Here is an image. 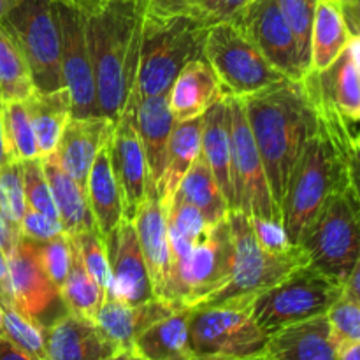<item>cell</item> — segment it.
<instances>
[{
	"mask_svg": "<svg viewBox=\"0 0 360 360\" xmlns=\"http://www.w3.org/2000/svg\"><path fill=\"white\" fill-rule=\"evenodd\" d=\"M322 94L348 122H360V74L345 49L336 62L322 72L313 70Z\"/></svg>",
	"mask_w": 360,
	"mask_h": 360,
	"instance_id": "cell-32",
	"label": "cell"
},
{
	"mask_svg": "<svg viewBox=\"0 0 360 360\" xmlns=\"http://www.w3.org/2000/svg\"><path fill=\"white\" fill-rule=\"evenodd\" d=\"M202 55L225 95L243 98L288 79L231 21L211 25Z\"/></svg>",
	"mask_w": 360,
	"mask_h": 360,
	"instance_id": "cell-10",
	"label": "cell"
},
{
	"mask_svg": "<svg viewBox=\"0 0 360 360\" xmlns=\"http://www.w3.org/2000/svg\"><path fill=\"white\" fill-rule=\"evenodd\" d=\"M35 91L27 60L0 27V104L25 102Z\"/></svg>",
	"mask_w": 360,
	"mask_h": 360,
	"instance_id": "cell-33",
	"label": "cell"
},
{
	"mask_svg": "<svg viewBox=\"0 0 360 360\" xmlns=\"http://www.w3.org/2000/svg\"><path fill=\"white\" fill-rule=\"evenodd\" d=\"M326 316L338 355L352 345L360 343V302L357 299L343 292Z\"/></svg>",
	"mask_w": 360,
	"mask_h": 360,
	"instance_id": "cell-39",
	"label": "cell"
},
{
	"mask_svg": "<svg viewBox=\"0 0 360 360\" xmlns=\"http://www.w3.org/2000/svg\"><path fill=\"white\" fill-rule=\"evenodd\" d=\"M190 309H178L148 327L134 343L144 360H193L188 333Z\"/></svg>",
	"mask_w": 360,
	"mask_h": 360,
	"instance_id": "cell-28",
	"label": "cell"
},
{
	"mask_svg": "<svg viewBox=\"0 0 360 360\" xmlns=\"http://www.w3.org/2000/svg\"><path fill=\"white\" fill-rule=\"evenodd\" d=\"M94 320L65 311L46 327L48 360H102L118 354Z\"/></svg>",
	"mask_w": 360,
	"mask_h": 360,
	"instance_id": "cell-18",
	"label": "cell"
},
{
	"mask_svg": "<svg viewBox=\"0 0 360 360\" xmlns=\"http://www.w3.org/2000/svg\"><path fill=\"white\" fill-rule=\"evenodd\" d=\"M340 2H341V4H343V2H347V0H340Z\"/></svg>",
	"mask_w": 360,
	"mask_h": 360,
	"instance_id": "cell-62",
	"label": "cell"
},
{
	"mask_svg": "<svg viewBox=\"0 0 360 360\" xmlns=\"http://www.w3.org/2000/svg\"><path fill=\"white\" fill-rule=\"evenodd\" d=\"M7 162L6 153V136H4V118H2V104H0V169Z\"/></svg>",
	"mask_w": 360,
	"mask_h": 360,
	"instance_id": "cell-56",
	"label": "cell"
},
{
	"mask_svg": "<svg viewBox=\"0 0 360 360\" xmlns=\"http://www.w3.org/2000/svg\"><path fill=\"white\" fill-rule=\"evenodd\" d=\"M0 304L13 306V294H11V278H9V262L4 250L0 248Z\"/></svg>",
	"mask_w": 360,
	"mask_h": 360,
	"instance_id": "cell-49",
	"label": "cell"
},
{
	"mask_svg": "<svg viewBox=\"0 0 360 360\" xmlns=\"http://www.w3.org/2000/svg\"><path fill=\"white\" fill-rule=\"evenodd\" d=\"M20 0H0V20L7 14V11L13 9Z\"/></svg>",
	"mask_w": 360,
	"mask_h": 360,
	"instance_id": "cell-59",
	"label": "cell"
},
{
	"mask_svg": "<svg viewBox=\"0 0 360 360\" xmlns=\"http://www.w3.org/2000/svg\"><path fill=\"white\" fill-rule=\"evenodd\" d=\"M0 27L27 60L35 90L63 88L62 44L55 0H20L0 20Z\"/></svg>",
	"mask_w": 360,
	"mask_h": 360,
	"instance_id": "cell-7",
	"label": "cell"
},
{
	"mask_svg": "<svg viewBox=\"0 0 360 360\" xmlns=\"http://www.w3.org/2000/svg\"><path fill=\"white\" fill-rule=\"evenodd\" d=\"M46 178L51 188L53 200L58 210L60 224L67 236H76L86 231H97L86 188L81 186L70 174H67L53 155L42 158Z\"/></svg>",
	"mask_w": 360,
	"mask_h": 360,
	"instance_id": "cell-25",
	"label": "cell"
},
{
	"mask_svg": "<svg viewBox=\"0 0 360 360\" xmlns=\"http://www.w3.org/2000/svg\"><path fill=\"white\" fill-rule=\"evenodd\" d=\"M37 139L41 158L55 151L60 136L65 129L70 115V95L65 88L53 91H35L28 101H25Z\"/></svg>",
	"mask_w": 360,
	"mask_h": 360,
	"instance_id": "cell-30",
	"label": "cell"
},
{
	"mask_svg": "<svg viewBox=\"0 0 360 360\" xmlns=\"http://www.w3.org/2000/svg\"><path fill=\"white\" fill-rule=\"evenodd\" d=\"M102 360H144V359L141 357L136 350H122V352H118V354L111 355V357H108V359H102Z\"/></svg>",
	"mask_w": 360,
	"mask_h": 360,
	"instance_id": "cell-58",
	"label": "cell"
},
{
	"mask_svg": "<svg viewBox=\"0 0 360 360\" xmlns=\"http://www.w3.org/2000/svg\"><path fill=\"white\" fill-rule=\"evenodd\" d=\"M56 16L60 25V48H62L63 88L70 95V115L74 118L101 116L97 108L94 70L84 37L83 13L76 7L56 2Z\"/></svg>",
	"mask_w": 360,
	"mask_h": 360,
	"instance_id": "cell-13",
	"label": "cell"
},
{
	"mask_svg": "<svg viewBox=\"0 0 360 360\" xmlns=\"http://www.w3.org/2000/svg\"><path fill=\"white\" fill-rule=\"evenodd\" d=\"M4 333L11 343L39 360H48L46 354V326L28 319L14 306H2Z\"/></svg>",
	"mask_w": 360,
	"mask_h": 360,
	"instance_id": "cell-37",
	"label": "cell"
},
{
	"mask_svg": "<svg viewBox=\"0 0 360 360\" xmlns=\"http://www.w3.org/2000/svg\"><path fill=\"white\" fill-rule=\"evenodd\" d=\"M115 122L105 116L74 118L70 116L60 136L53 157L60 167L86 188L88 174L98 151L111 139Z\"/></svg>",
	"mask_w": 360,
	"mask_h": 360,
	"instance_id": "cell-17",
	"label": "cell"
},
{
	"mask_svg": "<svg viewBox=\"0 0 360 360\" xmlns=\"http://www.w3.org/2000/svg\"><path fill=\"white\" fill-rule=\"evenodd\" d=\"M23 181H25V197L27 206L37 213L58 220V210L53 200L51 188H49L48 178H46L42 158H32L23 162Z\"/></svg>",
	"mask_w": 360,
	"mask_h": 360,
	"instance_id": "cell-42",
	"label": "cell"
},
{
	"mask_svg": "<svg viewBox=\"0 0 360 360\" xmlns=\"http://www.w3.org/2000/svg\"><path fill=\"white\" fill-rule=\"evenodd\" d=\"M350 39L340 0H319L311 30V70L322 72L333 65Z\"/></svg>",
	"mask_w": 360,
	"mask_h": 360,
	"instance_id": "cell-29",
	"label": "cell"
},
{
	"mask_svg": "<svg viewBox=\"0 0 360 360\" xmlns=\"http://www.w3.org/2000/svg\"><path fill=\"white\" fill-rule=\"evenodd\" d=\"M232 255L231 225L225 218L210 227L185 259L171 262L167 288L162 299L178 309H190L202 302L229 281Z\"/></svg>",
	"mask_w": 360,
	"mask_h": 360,
	"instance_id": "cell-9",
	"label": "cell"
},
{
	"mask_svg": "<svg viewBox=\"0 0 360 360\" xmlns=\"http://www.w3.org/2000/svg\"><path fill=\"white\" fill-rule=\"evenodd\" d=\"M193 360H271L269 355H257V357H246V359H193Z\"/></svg>",
	"mask_w": 360,
	"mask_h": 360,
	"instance_id": "cell-60",
	"label": "cell"
},
{
	"mask_svg": "<svg viewBox=\"0 0 360 360\" xmlns=\"http://www.w3.org/2000/svg\"><path fill=\"white\" fill-rule=\"evenodd\" d=\"M20 231L23 238L35 243L49 241V239L63 234L62 224H60L58 220H53V218L46 217V214L42 213H37V211L30 210V207H28L23 220H21Z\"/></svg>",
	"mask_w": 360,
	"mask_h": 360,
	"instance_id": "cell-46",
	"label": "cell"
},
{
	"mask_svg": "<svg viewBox=\"0 0 360 360\" xmlns=\"http://www.w3.org/2000/svg\"><path fill=\"white\" fill-rule=\"evenodd\" d=\"M98 115L116 122L136 88L143 41L141 0H108L83 14Z\"/></svg>",
	"mask_w": 360,
	"mask_h": 360,
	"instance_id": "cell-2",
	"label": "cell"
},
{
	"mask_svg": "<svg viewBox=\"0 0 360 360\" xmlns=\"http://www.w3.org/2000/svg\"><path fill=\"white\" fill-rule=\"evenodd\" d=\"M347 49L352 56V62H354V65L357 67V70L360 74V35H352Z\"/></svg>",
	"mask_w": 360,
	"mask_h": 360,
	"instance_id": "cell-55",
	"label": "cell"
},
{
	"mask_svg": "<svg viewBox=\"0 0 360 360\" xmlns=\"http://www.w3.org/2000/svg\"><path fill=\"white\" fill-rule=\"evenodd\" d=\"M338 360H360V343L352 345V347H348L347 350L340 352Z\"/></svg>",
	"mask_w": 360,
	"mask_h": 360,
	"instance_id": "cell-57",
	"label": "cell"
},
{
	"mask_svg": "<svg viewBox=\"0 0 360 360\" xmlns=\"http://www.w3.org/2000/svg\"><path fill=\"white\" fill-rule=\"evenodd\" d=\"M227 102L231 122L234 211H241L252 218L281 220V211L271 193L262 158L246 120L243 101L234 95H227Z\"/></svg>",
	"mask_w": 360,
	"mask_h": 360,
	"instance_id": "cell-11",
	"label": "cell"
},
{
	"mask_svg": "<svg viewBox=\"0 0 360 360\" xmlns=\"http://www.w3.org/2000/svg\"><path fill=\"white\" fill-rule=\"evenodd\" d=\"M232 246V271L227 283L195 306L252 304L253 299L280 283L295 267L308 264L301 246L285 253H271L260 246L252 218L241 211H229ZM193 306V308H195Z\"/></svg>",
	"mask_w": 360,
	"mask_h": 360,
	"instance_id": "cell-3",
	"label": "cell"
},
{
	"mask_svg": "<svg viewBox=\"0 0 360 360\" xmlns=\"http://www.w3.org/2000/svg\"><path fill=\"white\" fill-rule=\"evenodd\" d=\"M86 197L102 239L108 238L125 218L123 199L109 157V143L98 151L86 181Z\"/></svg>",
	"mask_w": 360,
	"mask_h": 360,
	"instance_id": "cell-26",
	"label": "cell"
},
{
	"mask_svg": "<svg viewBox=\"0 0 360 360\" xmlns=\"http://www.w3.org/2000/svg\"><path fill=\"white\" fill-rule=\"evenodd\" d=\"M266 354L271 360H338L326 315L273 333Z\"/></svg>",
	"mask_w": 360,
	"mask_h": 360,
	"instance_id": "cell-22",
	"label": "cell"
},
{
	"mask_svg": "<svg viewBox=\"0 0 360 360\" xmlns=\"http://www.w3.org/2000/svg\"><path fill=\"white\" fill-rule=\"evenodd\" d=\"M55 2L60 4H67L70 7H76L77 11H81L83 14L91 13V11L98 9L101 6H104L108 0H55Z\"/></svg>",
	"mask_w": 360,
	"mask_h": 360,
	"instance_id": "cell-54",
	"label": "cell"
},
{
	"mask_svg": "<svg viewBox=\"0 0 360 360\" xmlns=\"http://www.w3.org/2000/svg\"><path fill=\"white\" fill-rule=\"evenodd\" d=\"M299 246L309 266L341 283L348 280L360 257V202L352 185L326 200Z\"/></svg>",
	"mask_w": 360,
	"mask_h": 360,
	"instance_id": "cell-5",
	"label": "cell"
},
{
	"mask_svg": "<svg viewBox=\"0 0 360 360\" xmlns=\"http://www.w3.org/2000/svg\"><path fill=\"white\" fill-rule=\"evenodd\" d=\"M0 360H39V359L28 355L27 352L18 348L14 343H11L7 338H0Z\"/></svg>",
	"mask_w": 360,
	"mask_h": 360,
	"instance_id": "cell-51",
	"label": "cell"
},
{
	"mask_svg": "<svg viewBox=\"0 0 360 360\" xmlns=\"http://www.w3.org/2000/svg\"><path fill=\"white\" fill-rule=\"evenodd\" d=\"M343 292L345 283L304 264L253 299V319L271 336L292 323L326 315Z\"/></svg>",
	"mask_w": 360,
	"mask_h": 360,
	"instance_id": "cell-6",
	"label": "cell"
},
{
	"mask_svg": "<svg viewBox=\"0 0 360 360\" xmlns=\"http://www.w3.org/2000/svg\"><path fill=\"white\" fill-rule=\"evenodd\" d=\"M60 295H62L67 311L83 316V319L94 320V322L98 309L104 304V294L98 288V285L91 280L88 271L84 269L76 246H74L72 266H70L65 283L60 288Z\"/></svg>",
	"mask_w": 360,
	"mask_h": 360,
	"instance_id": "cell-34",
	"label": "cell"
},
{
	"mask_svg": "<svg viewBox=\"0 0 360 360\" xmlns=\"http://www.w3.org/2000/svg\"><path fill=\"white\" fill-rule=\"evenodd\" d=\"M207 30L210 27L193 16L167 21H150L143 16V41L134 95H167L178 74L193 60L204 58Z\"/></svg>",
	"mask_w": 360,
	"mask_h": 360,
	"instance_id": "cell-4",
	"label": "cell"
},
{
	"mask_svg": "<svg viewBox=\"0 0 360 360\" xmlns=\"http://www.w3.org/2000/svg\"><path fill=\"white\" fill-rule=\"evenodd\" d=\"M345 21L352 35H360V0H347L341 4Z\"/></svg>",
	"mask_w": 360,
	"mask_h": 360,
	"instance_id": "cell-50",
	"label": "cell"
},
{
	"mask_svg": "<svg viewBox=\"0 0 360 360\" xmlns=\"http://www.w3.org/2000/svg\"><path fill=\"white\" fill-rule=\"evenodd\" d=\"M202 0H141L144 20L167 21L181 16H195Z\"/></svg>",
	"mask_w": 360,
	"mask_h": 360,
	"instance_id": "cell-44",
	"label": "cell"
},
{
	"mask_svg": "<svg viewBox=\"0 0 360 360\" xmlns=\"http://www.w3.org/2000/svg\"><path fill=\"white\" fill-rule=\"evenodd\" d=\"M252 2L253 0H202L193 18H199L207 27H211L221 21H229Z\"/></svg>",
	"mask_w": 360,
	"mask_h": 360,
	"instance_id": "cell-47",
	"label": "cell"
},
{
	"mask_svg": "<svg viewBox=\"0 0 360 360\" xmlns=\"http://www.w3.org/2000/svg\"><path fill=\"white\" fill-rule=\"evenodd\" d=\"M274 202L280 207L294 165L316 130V112L302 79H285L243 97Z\"/></svg>",
	"mask_w": 360,
	"mask_h": 360,
	"instance_id": "cell-1",
	"label": "cell"
},
{
	"mask_svg": "<svg viewBox=\"0 0 360 360\" xmlns=\"http://www.w3.org/2000/svg\"><path fill=\"white\" fill-rule=\"evenodd\" d=\"M195 359H246L266 354L269 336L253 319L252 304L195 306L188 315Z\"/></svg>",
	"mask_w": 360,
	"mask_h": 360,
	"instance_id": "cell-8",
	"label": "cell"
},
{
	"mask_svg": "<svg viewBox=\"0 0 360 360\" xmlns=\"http://www.w3.org/2000/svg\"><path fill=\"white\" fill-rule=\"evenodd\" d=\"M104 243L112 273V290L109 299H118L127 304H141L155 299L134 221L123 218L122 224L104 239Z\"/></svg>",
	"mask_w": 360,
	"mask_h": 360,
	"instance_id": "cell-16",
	"label": "cell"
},
{
	"mask_svg": "<svg viewBox=\"0 0 360 360\" xmlns=\"http://www.w3.org/2000/svg\"><path fill=\"white\" fill-rule=\"evenodd\" d=\"M13 306L35 322L48 326L46 319L55 309L65 308L58 287L48 278L35 253V245L23 238L7 255Z\"/></svg>",
	"mask_w": 360,
	"mask_h": 360,
	"instance_id": "cell-15",
	"label": "cell"
},
{
	"mask_svg": "<svg viewBox=\"0 0 360 360\" xmlns=\"http://www.w3.org/2000/svg\"><path fill=\"white\" fill-rule=\"evenodd\" d=\"M20 239H21L20 229L13 227V225L4 218V214L0 213V248L4 250V253L9 255Z\"/></svg>",
	"mask_w": 360,
	"mask_h": 360,
	"instance_id": "cell-48",
	"label": "cell"
},
{
	"mask_svg": "<svg viewBox=\"0 0 360 360\" xmlns=\"http://www.w3.org/2000/svg\"><path fill=\"white\" fill-rule=\"evenodd\" d=\"M0 338H6V333H4V309H2V304H0Z\"/></svg>",
	"mask_w": 360,
	"mask_h": 360,
	"instance_id": "cell-61",
	"label": "cell"
},
{
	"mask_svg": "<svg viewBox=\"0 0 360 360\" xmlns=\"http://www.w3.org/2000/svg\"><path fill=\"white\" fill-rule=\"evenodd\" d=\"M134 108V120L143 144L144 157L150 176V193H157L162 172H164L167 144L174 127V116L169 108L167 95H151V97H130Z\"/></svg>",
	"mask_w": 360,
	"mask_h": 360,
	"instance_id": "cell-19",
	"label": "cell"
},
{
	"mask_svg": "<svg viewBox=\"0 0 360 360\" xmlns=\"http://www.w3.org/2000/svg\"><path fill=\"white\" fill-rule=\"evenodd\" d=\"M27 210L23 162L7 160L0 169V213L13 227L20 229Z\"/></svg>",
	"mask_w": 360,
	"mask_h": 360,
	"instance_id": "cell-40",
	"label": "cell"
},
{
	"mask_svg": "<svg viewBox=\"0 0 360 360\" xmlns=\"http://www.w3.org/2000/svg\"><path fill=\"white\" fill-rule=\"evenodd\" d=\"M164 206L167 214V227L183 238L197 243L210 231V225L204 220L202 213L181 197L172 195L167 202H164Z\"/></svg>",
	"mask_w": 360,
	"mask_h": 360,
	"instance_id": "cell-43",
	"label": "cell"
},
{
	"mask_svg": "<svg viewBox=\"0 0 360 360\" xmlns=\"http://www.w3.org/2000/svg\"><path fill=\"white\" fill-rule=\"evenodd\" d=\"M35 253L41 262L42 269L48 274L49 280L62 288L65 283L67 276H69L70 266H72L74 259V245L72 239L63 232V234L56 236V238L49 239V241L35 243Z\"/></svg>",
	"mask_w": 360,
	"mask_h": 360,
	"instance_id": "cell-41",
	"label": "cell"
},
{
	"mask_svg": "<svg viewBox=\"0 0 360 360\" xmlns=\"http://www.w3.org/2000/svg\"><path fill=\"white\" fill-rule=\"evenodd\" d=\"M178 311L164 299H151L141 304H127L118 299H108L98 309L95 323L118 350H134V343L150 326Z\"/></svg>",
	"mask_w": 360,
	"mask_h": 360,
	"instance_id": "cell-21",
	"label": "cell"
},
{
	"mask_svg": "<svg viewBox=\"0 0 360 360\" xmlns=\"http://www.w3.org/2000/svg\"><path fill=\"white\" fill-rule=\"evenodd\" d=\"M174 195L181 197L186 202L195 206L202 213L204 220L207 221L210 227L225 220L229 211H231L227 199L221 193L220 186H218L217 179H214L213 172H211L210 165L206 164L202 155L193 162L190 171L179 183Z\"/></svg>",
	"mask_w": 360,
	"mask_h": 360,
	"instance_id": "cell-31",
	"label": "cell"
},
{
	"mask_svg": "<svg viewBox=\"0 0 360 360\" xmlns=\"http://www.w3.org/2000/svg\"><path fill=\"white\" fill-rule=\"evenodd\" d=\"M200 143H202V116L174 123L169 137L164 172L157 188V195L160 197L162 202H167L174 195L193 162L200 157Z\"/></svg>",
	"mask_w": 360,
	"mask_h": 360,
	"instance_id": "cell-27",
	"label": "cell"
},
{
	"mask_svg": "<svg viewBox=\"0 0 360 360\" xmlns=\"http://www.w3.org/2000/svg\"><path fill=\"white\" fill-rule=\"evenodd\" d=\"M2 118L7 160L27 162L32 158H41L27 104L25 102L2 104Z\"/></svg>",
	"mask_w": 360,
	"mask_h": 360,
	"instance_id": "cell-35",
	"label": "cell"
},
{
	"mask_svg": "<svg viewBox=\"0 0 360 360\" xmlns=\"http://www.w3.org/2000/svg\"><path fill=\"white\" fill-rule=\"evenodd\" d=\"M224 95L210 63L197 58L178 74L167 97L174 122H186L202 116Z\"/></svg>",
	"mask_w": 360,
	"mask_h": 360,
	"instance_id": "cell-23",
	"label": "cell"
},
{
	"mask_svg": "<svg viewBox=\"0 0 360 360\" xmlns=\"http://www.w3.org/2000/svg\"><path fill=\"white\" fill-rule=\"evenodd\" d=\"M200 155L210 165L229 207L234 211V185H232L231 122H229L227 95L218 98L202 115V143Z\"/></svg>",
	"mask_w": 360,
	"mask_h": 360,
	"instance_id": "cell-24",
	"label": "cell"
},
{
	"mask_svg": "<svg viewBox=\"0 0 360 360\" xmlns=\"http://www.w3.org/2000/svg\"><path fill=\"white\" fill-rule=\"evenodd\" d=\"M287 20L306 72L311 70V30L319 0H274Z\"/></svg>",
	"mask_w": 360,
	"mask_h": 360,
	"instance_id": "cell-38",
	"label": "cell"
},
{
	"mask_svg": "<svg viewBox=\"0 0 360 360\" xmlns=\"http://www.w3.org/2000/svg\"><path fill=\"white\" fill-rule=\"evenodd\" d=\"M109 157L122 192L125 220L132 221L150 195V176L130 101L115 122V129L109 139Z\"/></svg>",
	"mask_w": 360,
	"mask_h": 360,
	"instance_id": "cell-14",
	"label": "cell"
},
{
	"mask_svg": "<svg viewBox=\"0 0 360 360\" xmlns=\"http://www.w3.org/2000/svg\"><path fill=\"white\" fill-rule=\"evenodd\" d=\"M76 246L79 259L84 269L91 276V280L98 285L104 294V301L111 297L112 290V273L111 262H109L108 250H105L104 239L101 238L98 231H86L81 234L69 236Z\"/></svg>",
	"mask_w": 360,
	"mask_h": 360,
	"instance_id": "cell-36",
	"label": "cell"
},
{
	"mask_svg": "<svg viewBox=\"0 0 360 360\" xmlns=\"http://www.w3.org/2000/svg\"><path fill=\"white\" fill-rule=\"evenodd\" d=\"M229 21L285 77L299 81L308 74L301 63L294 34L274 0H253Z\"/></svg>",
	"mask_w": 360,
	"mask_h": 360,
	"instance_id": "cell-12",
	"label": "cell"
},
{
	"mask_svg": "<svg viewBox=\"0 0 360 360\" xmlns=\"http://www.w3.org/2000/svg\"><path fill=\"white\" fill-rule=\"evenodd\" d=\"M345 292H347L348 295H352L354 299H357L360 302V257L357 262H355L348 280L345 281Z\"/></svg>",
	"mask_w": 360,
	"mask_h": 360,
	"instance_id": "cell-53",
	"label": "cell"
},
{
	"mask_svg": "<svg viewBox=\"0 0 360 360\" xmlns=\"http://www.w3.org/2000/svg\"><path fill=\"white\" fill-rule=\"evenodd\" d=\"M141 252L150 274L155 297L162 299L171 273V246H169L167 214L157 193H150L134 217Z\"/></svg>",
	"mask_w": 360,
	"mask_h": 360,
	"instance_id": "cell-20",
	"label": "cell"
},
{
	"mask_svg": "<svg viewBox=\"0 0 360 360\" xmlns=\"http://www.w3.org/2000/svg\"><path fill=\"white\" fill-rule=\"evenodd\" d=\"M252 218V217H250ZM253 231H255L257 241L264 250L271 253H285L294 248L287 238L281 220H264V218H252Z\"/></svg>",
	"mask_w": 360,
	"mask_h": 360,
	"instance_id": "cell-45",
	"label": "cell"
},
{
	"mask_svg": "<svg viewBox=\"0 0 360 360\" xmlns=\"http://www.w3.org/2000/svg\"><path fill=\"white\" fill-rule=\"evenodd\" d=\"M348 171H350V185L360 202V148L357 146H355L354 153H352Z\"/></svg>",
	"mask_w": 360,
	"mask_h": 360,
	"instance_id": "cell-52",
	"label": "cell"
}]
</instances>
